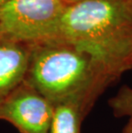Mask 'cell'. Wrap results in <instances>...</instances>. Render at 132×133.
<instances>
[{"label":"cell","mask_w":132,"mask_h":133,"mask_svg":"<svg viewBox=\"0 0 132 133\" xmlns=\"http://www.w3.org/2000/svg\"><path fill=\"white\" fill-rule=\"evenodd\" d=\"M30 45L24 81L53 104L78 99L92 109L119 76L96 47L60 39Z\"/></svg>","instance_id":"1"},{"label":"cell","mask_w":132,"mask_h":133,"mask_svg":"<svg viewBox=\"0 0 132 133\" xmlns=\"http://www.w3.org/2000/svg\"><path fill=\"white\" fill-rule=\"evenodd\" d=\"M49 39L98 48L119 77L132 43V0H83L67 5Z\"/></svg>","instance_id":"2"},{"label":"cell","mask_w":132,"mask_h":133,"mask_svg":"<svg viewBox=\"0 0 132 133\" xmlns=\"http://www.w3.org/2000/svg\"><path fill=\"white\" fill-rule=\"evenodd\" d=\"M66 7L62 0H10L0 4V36L26 44L51 38Z\"/></svg>","instance_id":"3"},{"label":"cell","mask_w":132,"mask_h":133,"mask_svg":"<svg viewBox=\"0 0 132 133\" xmlns=\"http://www.w3.org/2000/svg\"><path fill=\"white\" fill-rule=\"evenodd\" d=\"M54 104L24 80L0 103V119L21 133H48Z\"/></svg>","instance_id":"4"},{"label":"cell","mask_w":132,"mask_h":133,"mask_svg":"<svg viewBox=\"0 0 132 133\" xmlns=\"http://www.w3.org/2000/svg\"><path fill=\"white\" fill-rule=\"evenodd\" d=\"M30 45L0 36V103L24 80Z\"/></svg>","instance_id":"5"},{"label":"cell","mask_w":132,"mask_h":133,"mask_svg":"<svg viewBox=\"0 0 132 133\" xmlns=\"http://www.w3.org/2000/svg\"><path fill=\"white\" fill-rule=\"evenodd\" d=\"M90 111V107L78 99L55 103L48 133H81V124Z\"/></svg>","instance_id":"6"},{"label":"cell","mask_w":132,"mask_h":133,"mask_svg":"<svg viewBox=\"0 0 132 133\" xmlns=\"http://www.w3.org/2000/svg\"><path fill=\"white\" fill-rule=\"evenodd\" d=\"M109 107L116 118L132 117V87L124 85L108 101Z\"/></svg>","instance_id":"7"},{"label":"cell","mask_w":132,"mask_h":133,"mask_svg":"<svg viewBox=\"0 0 132 133\" xmlns=\"http://www.w3.org/2000/svg\"><path fill=\"white\" fill-rule=\"evenodd\" d=\"M132 69V43L130 45V47L129 49L127 54H126L122 64V72H125L129 70Z\"/></svg>","instance_id":"8"},{"label":"cell","mask_w":132,"mask_h":133,"mask_svg":"<svg viewBox=\"0 0 132 133\" xmlns=\"http://www.w3.org/2000/svg\"><path fill=\"white\" fill-rule=\"evenodd\" d=\"M123 133H132V117L130 118V120L126 124L125 128L123 129Z\"/></svg>","instance_id":"9"},{"label":"cell","mask_w":132,"mask_h":133,"mask_svg":"<svg viewBox=\"0 0 132 133\" xmlns=\"http://www.w3.org/2000/svg\"><path fill=\"white\" fill-rule=\"evenodd\" d=\"M62 1L64 3H65L67 5H70V4H77V3L83 1V0H62Z\"/></svg>","instance_id":"10"},{"label":"cell","mask_w":132,"mask_h":133,"mask_svg":"<svg viewBox=\"0 0 132 133\" xmlns=\"http://www.w3.org/2000/svg\"><path fill=\"white\" fill-rule=\"evenodd\" d=\"M8 1H10V0H0V4H4V3H6Z\"/></svg>","instance_id":"11"}]
</instances>
